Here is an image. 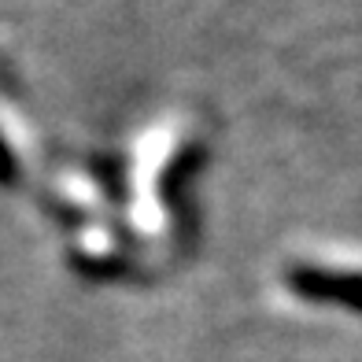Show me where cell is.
Returning <instances> with one entry per match:
<instances>
[{"instance_id": "cell-1", "label": "cell", "mask_w": 362, "mask_h": 362, "mask_svg": "<svg viewBox=\"0 0 362 362\" xmlns=\"http://www.w3.org/2000/svg\"><path fill=\"white\" fill-rule=\"evenodd\" d=\"M292 288L310 300H329L362 310V274H340V270H315L303 267L292 274Z\"/></svg>"}]
</instances>
